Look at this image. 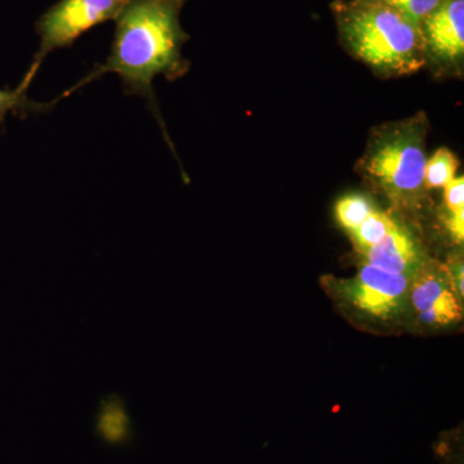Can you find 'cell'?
Returning a JSON list of instances; mask_svg holds the SVG:
<instances>
[{"mask_svg":"<svg viewBox=\"0 0 464 464\" xmlns=\"http://www.w3.org/2000/svg\"><path fill=\"white\" fill-rule=\"evenodd\" d=\"M179 0H130L115 20L111 52L74 92L105 74H116L125 93L152 102V83L159 75L173 78L181 70L185 41L179 21Z\"/></svg>","mask_w":464,"mask_h":464,"instance_id":"1","label":"cell"},{"mask_svg":"<svg viewBox=\"0 0 464 464\" xmlns=\"http://www.w3.org/2000/svg\"><path fill=\"white\" fill-rule=\"evenodd\" d=\"M340 29L348 50L384 74H411L426 63L422 29L377 0L344 7Z\"/></svg>","mask_w":464,"mask_h":464,"instance_id":"2","label":"cell"},{"mask_svg":"<svg viewBox=\"0 0 464 464\" xmlns=\"http://www.w3.org/2000/svg\"><path fill=\"white\" fill-rule=\"evenodd\" d=\"M427 121L417 115L378 128L366 146L359 169L393 204L420 206L424 191Z\"/></svg>","mask_w":464,"mask_h":464,"instance_id":"3","label":"cell"},{"mask_svg":"<svg viewBox=\"0 0 464 464\" xmlns=\"http://www.w3.org/2000/svg\"><path fill=\"white\" fill-rule=\"evenodd\" d=\"M130 0H60L36 21L39 48L20 85L27 91L51 52L70 47L84 33L116 20Z\"/></svg>","mask_w":464,"mask_h":464,"instance_id":"4","label":"cell"},{"mask_svg":"<svg viewBox=\"0 0 464 464\" xmlns=\"http://www.w3.org/2000/svg\"><path fill=\"white\" fill-rule=\"evenodd\" d=\"M411 280V275L386 273L364 262L353 279L342 283L341 292L368 315L391 319L404 310Z\"/></svg>","mask_w":464,"mask_h":464,"instance_id":"5","label":"cell"},{"mask_svg":"<svg viewBox=\"0 0 464 464\" xmlns=\"http://www.w3.org/2000/svg\"><path fill=\"white\" fill-rule=\"evenodd\" d=\"M426 48L440 60H460L464 53V0H442L422 24Z\"/></svg>","mask_w":464,"mask_h":464,"instance_id":"6","label":"cell"},{"mask_svg":"<svg viewBox=\"0 0 464 464\" xmlns=\"http://www.w3.org/2000/svg\"><path fill=\"white\" fill-rule=\"evenodd\" d=\"M365 264L390 274L411 275L417 273L427 261L417 240L402 226H396L380 243L362 253Z\"/></svg>","mask_w":464,"mask_h":464,"instance_id":"7","label":"cell"},{"mask_svg":"<svg viewBox=\"0 0 464 464\" xmlns=\"http://www.w3.org/2000/svg\"><path fill=\"white\" fill-rule=\"evenodd\" d=\"M453 289L447 266L436 261H426L414 274L409 293L414 310L420 314L445 302L458 299Z\"/></svg>","mask_w":464,"mask_h":464,"instance_id":"8","label":"cell"},{"mask_svg":"<svg viewBox=\"0 0 464 464\" xmlns=\"http://www.w3.org/2000/svg\"><path fill=\"white\" fill-rule=\"evenodd\" d=\"M96 430L109 444H123L130 439V422L123 400L111 396L102 402Z\"/></svg>","mask_w":464,"mask_h":464,"instance_id":"9","label":"cell"},{"mask_svg":"<svg viewBox=\"0 0 464 464\" xmlns=\"http://www.w3.org/2000/svg\"><path fill=\"white\" fill-rule=\"evenodd\" d=\"M398 225V221L390 213L382 212L375 208L359 227L350 232V237L357 252L362 255L365 250L380 243Z\"/></svg>","mask_w":464,"mask_h":464,"instance_id":"10","label":"cell"},{"mask_svg":"<svg viewBox=\"0 0 464 464\" xmlns=\"http://www.w3.org/2000/svg\"><path fill=\"white\" fill-rule=\"evenodd\" d=\"M459 161L449 149H439L431 158L427 159L424 167V188L436 190L456 179Z\"/></svg>","mask_w":464,"mask_h":464,"instance_id":"11","label":"cell"},{"mask_svg":"<svg viewBox=\"0 0 464 464\" xmlns=\"http://www.w3.org/2000/svg\"><path fill=\"white\" fill-rule=\"evenodd\" d=\"M374 209L373 203L365 195H346L335 204V218L341 227L350 234L359 227Z\"/></svg>","mask_w":464,"mask_h":464,"instance_id":"12","label":"cell"},{"mask_svg":"<svg viewBox=\"0 0 464 464\" xmlns=\"http://www.w3.org/2000/svg\"><path fill=\"white\" fill-rule=\"evenodd\" d=\"M44 110V105L29 100L27 91L23 90L20 85L14 90H2L0 88V123H5V116L14 114L26 116L30 112H39Z\"/></svg>","mask_w":464,"mask_h":464,"instance_id":"13","label":"cell"},{"mask_svg":"<svg viewBox=\"0 0 464 464\" xmlns=\"http://www.w3.org/2000/svg\"><path fill=\"white\" fill-rule=\"evenodd\" d=\"M398 11L413 25L422 29L423 21L439 7L442 0H377Z\"/></svg>","mask_w":464,"mask_h":464,"instance_id":"14","label":"cell"},{"mask_svg":"<svg viewBox=\"0 0 464 464\" xmlns=\"http://www.w3.org/2000/svg\"><path fill=\"white\" fill-rule=\"evenodd\" d=\"M460 319H462V308L458 304V299L445 302L420 314V322L430 326H445L460 322Z\"/></svg>","mask_w":464,"mask_h":464,"instance_id":"15","label":"cell"},{"mask_svg":"<svg viewBox=\"0 0 464 464\" xmlns=\"http://www.w3.org/2000/svg\"><path fill=\"white\" fill-rule=\"evenodd\" d=\"M444 204L448 212L464 208V177H456L444 188Z\"/></svg>","mask_w":464,"mask_h":464,"instance_id":"16","label":"cell"},{"mask_svg":"<svg viewBox=\"0 0 464 464\" xmlns=\"http://www.w3.org/2000/svg\"><path fill=\"white\" fill-rule=\"evenodd\" d=\"M447 227L457 243H463L464 239V208L462 209L448 212Z\"/></svg>","mask_w":464,"mask_h":464,"instance_id":"17","label":"cell"},{"mask_svg":"<svg viewBox=\"0 0 464 464\" xmlns=\"http://www.w3.org/2000/svg\"><path fill=\"white\" fill-rule=\"evenodd\" d=\"M449 276H450L453 288L456 289L458 297L463 298V261L462 259L456 258L447 266Z\"/></svg>","mask_w":464,"mask_h":464,"instance_id":"18","label":"cell"}]
</instances>
